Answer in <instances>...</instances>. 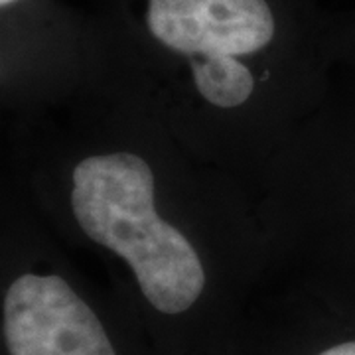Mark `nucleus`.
<instances>
[{
  "mask_svg": "<svg viewBox=\"0 0 355 355\" xmlns=\"http://www.w3.org/2000/svg\"><path fill=\"white\" fill-rule=\"evenodd\" d=\"M71 209L91 241L125 259L144 298L182 314L205 288L202 259L186 235L154 207V174L132 153L83 158L71 176Z\"/></svg>",
  "mask_w": 355,
  "mask_h": 355,
  "instance_id": "1",
  "label": "nucleus"
},
{
  "mask_svg": "<svg viewBox=\"0 0 355 355\" xmlns=\"http://www.w3.org/2000/svg\"><path fill=\"white\" fill-rule=\"evenodd\" d=\"M142 20L160 48L188 62L254 55L280 28L272 0H146Z\"/></svg>",
  "mask_w": 355,
  "mask_h": 355,
  "instance_id": "2",
  "label": "nucleus"
},
{
  "mask_svg": "<svg viewBox=\"0 0 355 355\" xmlns=\"http://www.w3.org/2000/svg\"><path fill=\"white\" fill-rule=\"evenodd\" d=\"M2 330L10 355H116L97 314L58 275L28 272L14 280Z\"/></svg>",
  "mask_w": 355,
  "mask_h": 355,
  "instance_id": "3",
  "label": "nucleus"
},
{
  "mask_svg": "<svg viewBox=\"0 0 355 355\" xmlns=\"http://www.w3.org/2000/svg\"><path fill=\"white\" fill-rule=\"evenodd\" d=\"M190 67L196 89L216 107H239L253 93L254 76L241 58L191 60Z\"/></svg>",
  "mask_w": 355,
  "mask_h": 355,
  "instance_id": "4",
  "label": "nucleus"
},
{
  "mask_svg": "<svg viewBox=\"0 0 355 355\" xmlns=\"http://www.w3.org/2000/svg\"><path fill=\"white\" fill-rule=\"evenodd\" d=\"M318 355H355V342H345V343H338L334 345L330 349L322 352Z\"/></svg>",
  "mask_w": 355,
  "mask_h": 355,
  "instance_id": "5",
  "label": "nucleus"
},
{
  "mask_svg": "<svg viewBox=\"0 0 355 355\" xmlns=\"http://www.w3.org/2000/svg\"><path fill=\"white\" fill-rule=\"evenodd\" d=\"M16 2H20V0H0V8H2V6H10V4H16Z\"/></svg>",
  "mask_w": 355,
  "mask_h": 355,
  "instance_id": "6",
  "label": "nucleus"
}]
</instances>
